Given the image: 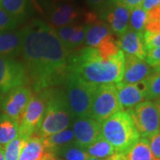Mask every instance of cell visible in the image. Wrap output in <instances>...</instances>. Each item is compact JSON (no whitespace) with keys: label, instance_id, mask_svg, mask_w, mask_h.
Wrapping results in <instances>:
<instances>
[{"label":"cell","instance_id":"cell-36","mask_svg":"<svg viewBox=\"0 0 160 160\" xmlns=\"http://www.w3.org/2000/svg\"><path fill=\"white\" fill-rule=\"evenodd\" d=\"M145 61L152 68H155L156 66L160 64V47L154 48L147 52Z\"/></svg>","mask_w":160,"mask_h":160},{"label":"cell","instance_id":"cell-41","mask_svg":"<svg viewBox=\"0 0 160 160\" xmlns=\"http://www.w3.org/2000/svg\"><path fill=\"white\" fill-rule=\"evenodd\" d=\"M0 160H5V154H4V149L0 146Z\"/></svg>","mask_w":160,"mask_h":160},{"label":"cell","instance_id":"cell-5","mask_svg":"<svg viewBox=\"0 0 160 160\" xmlns=\"http://www.w3.org/2000/svg\"><path fill=\"white\" fill-rule=\"evenodd\" d=\"M64 84L65 100L71 117L74 118H89L93 93L97 86L69 73L67 74Z\"/></svg>","mask_w":160,"mask_h":160},{"label":"cell","instance_id":"cell-43","mask_svg":"<svg viewBox=\"0 0 160 160\" xmlns=\"http://www.w3.org/2000/svg\"><path fill=\"white\" fill-rule=\"evenodd\" d=\"M87 160H102V159H99V158H90L89 159ZM103 160H108V159H103Z\"/></svg>","mask_w":160,"mask_h":160},{"label":"cell","instance_id":"cell-39","mask_svg":"<svg viewBox=\"0 0 160 160\" xmlns=\"http://www.w3.org/2000/svg\"><path fill=\"white\" fill-rule=\"evenodd\" d=\"M87 5L91 6L92 8L100 10L102 9L103 6H106L110 0H86Z\"/></svg>","mask_w":160,"mask_h":160},{"label":"cell","instance_id":"cell-7","mask_svg":"<svg viewBox=\"0 0 160 160\" xmlns=\"http://www.w3.org/2000/svg\"><path fill=\"white\" fill-rule=\"evenodd\" d=\"M127 111L141 138L148 139L159 132V109L157 102L145 101Z\"/></svg>","mask_w":160,"mask_h":160},{"label":"cell","instance_id":"cell-27","mask_svg":"<svg viewBox=\"0 0 160 160\" xmlns=\"http://www.w3.org/2000/svg\"><path fill=\"white\" fill-rule=\"evenodd\" d=\"M86 30H87V25L85 24H80L77 23L75 26V29L70 36L69 42L66 46V48L69 50L70 52L72 50L79 47L85 41L86 38Z\"/></svg>","mask_w":160,"mask_h":160},{"label":"cell","instance_id":"cell-19","mask_svg":"<svg viewBox=\"0 0 160 160\" xmlns=\"http://www.w3.org/2000/svg\"><path fill=\"white\" fill-rule=\"evenodd\" d=\"M43 138L38 131H37L25 140L19 160H41L46 151Z\"/></svg>","mask_w":160,"mask_h":160},{"label":"cell","instance_id":"cell-31","mask_svg":"<svg viewBox=\"0 0 160 160\" xmlns=\"http://www.w3.org/2000/svg\"><path fill=\"white\" fill-rule=\"evenodd\" d=\"M147 101L158 100L160 97V71H155L148 78Z\"/></svg>","mask_w":160,"mask_h":160},{"label":"cell","instance_id":"cell-34","mask_svg":"<svg viewBox=\"0 0 160 160\" xmlns=\"http://www.w3.org/2000/svg\"><path fill=\"white\" fill-rule=\"evenodd\" d=\"M76 24H70V25H67V26H64V27H62V28H59V29H55L58 38L62 41V43L64 45L65 47H66L68 42H69L70 36H71L75 29Z\"/></svg>","mask_w":160,"mask_h":160},{"label":"cell","instance_id":"cell-44","mask_svg":"<svg viewBox=\"0 0 160 160\" xmlns=\"http://www.w3.org/2000/svg\"><path fill=\"white\" fill-rule=\"evenodd\" d=\"M158 109H159V129H160V104L158 102Z\"/></svg>","mask_w":160,"mask_h":160},{"label":"cell","instance_id":"cell-37","mask_svg":"<svg viewBox=\"0 0 160 160\" xmlns=\"http://www.w3.org/2000/svg\"><path fill=\"white\" fill-rule=\"evenodd\" d=\"M110 1L119 3L121 5L126 6L127 8H129L130 10H131L132 8L140 6L143 2V0H110Z\"/></svg>","mask_w":160,"mask_h":160},{"label":"cell","instance_id":"cell-15","mask_svg":"<svg viewBox=\"0 0 160 160\" xmlns=\"http://www.w3.org/2000/svg\"><path fill=\"white\" fill-rule=\"evenodd\" d=\"M153 72V68L150 67L145 60L125 54V69L120 83L127 85L137 84L141 81L148 79Z\"/></svg>","mask_w":160,"mask_h":160},{"label":"cell","instance_id":"cell-47","mask_svg":"<svg viewBox=\"0 0 160 160\" xmlns=\"http://www.w3.org/2000/svg\"><path fill=\"white\" fill-rule=\"evenodd\" d=\"M158 160H160V159H158Z\"/></svg>","mask_w":160,"mask_h":160},{"label":"cell","instance_id":"cell-26","mask_svg":"<svg viewBox=\"0 0 160 160\" xmlns=\"http://www.w3.org/2000/svg\"><path fill=\"white\" fill-rule=\"evenodd\" d=\"M148 12L144 11L141 6L132 8L129 16V28L133 31L143 33L147 22Z\"/></svg>","mask_w":160,"mask_h":160},{"label":"cell","instance_id":"cell-38","mask_svg":"<svg viewBox=\"0 0 160 160\" xmlns=\"http://www.w3.org/2000/svg\"><path fill=\"white\" fill-rule=\"evenodd\" d=\"M159 6L160 0H143V2L140 6L142 8L144 11L149 12Z\"/></svg>","mask_w":160,"mask_h":160},{"label":"cell","instance_id":"cell-3","mask_svg":"<svg viewBox=\"0 0 160 160\" xmlns=\"http://www.w3.org/2000/svg\"><path fill=\"white\" fill-rule=\"evenodd\" d=\"M102 136L114 147L116 152L126 156L140 139L128 111L120 110L102 124Z\"/></svg>","mask_w":160,"mask_h":160},{"label":"cell","instance_id":"cell-11","mask_svg":"<svg viewBox=\"0 0 160 160\" xmlns=\"http://www.w3.org/2000/svg\"><path fill=\"white\" fill-rule=\"evenodd\" d=\"M99 11L101 18L106 21L112 33L120 37L129 29L130 9L126 6L109 1Z\"/></svg>","mask_w":160,"mask_h":160},{"label":"cell","instance_id":"cell-30","mask_svg":"<svg viewBox=\"0 0 160 160\" xmlns=\"http://www.w3.org/2000/svg\"><path fill=\"white\" fill-rule=\"evenodd\" d=\"M24 141L25 140L18 136L8 144H6L4 149L5 160H19Z\"/></svg>","mask_w":160,"mask_h":160},{"label":"cell","instance_id":"cell-33","mask_svg":"<svg viewBox=\"0 0 160 160\" xmlns=\"http://www.w3.org/2000/svg\"><path fill=\"white\" fill-rule=\"evenodd\" d=\"M144 44L147 52L160 47V33L158 34H150L149 32H143Z\"/></svg>","mask_w":160,"mask_h":160},{"label":"cell","instance_id":"cell-25","mask_svg":"<svg viewBox=\"0 0 160 160\" xmlns=\"http://www.w3.org/2000/svg\"><path fill=\"white\" fill-rule=\"evenodd\" d=\"M97 54L99 57L102 58L103 60H109L112 57L116 56L121 50L118 41L116 40L113 34L108 36L100 43V45L96 47Z\"/></svg>","mask_w":160,"mask_h":160},{"label":"cell","instance_id":"cell-12","mask_svg":"<svg viewBox=\"0 0 160 160\" xmlns=\"http://www.w3.org/2000/svg\"><path fill=\"white\" fill-rule=\"evenodd\" d=\"M47 10L51 27L54 29L76 24L81 16L80 11L72 0H53Z\"/></svg>","mask_w":160,"mask_h":160},{"label":"cell","instance_id":"cell-28","mask_svg":"<svg viewBox=\"0 0 160 160\" xmlns=\"http://www.w3.org/2000/svg\"><path fill=\"white\" fill-rule=\"evenodd\" d=\"M62 152L66 160H87L91 158L84 149L80 148L76 143L74 145H70L69 143L63 147Z\"/></svg>","mask_w":160,"mask_h":160},{"label":"cell","instance_id":"cell-1","mask_svg":"<svg viewBox=\"0 0 160 160\" xmlns=\"http://www.w3.org/2000/svg\"><path fill=\"white\" fill-rule=\"evenodd\" d=\"M22 32V52L29 79L35 92L64 83L70 52L58 38L55 29L41 20H33Z\"/></svg>","mask_w":160,"mask_h":160},{"label":"cell","instance_id":"cell-32","mask_svg":"<svg viewBox=\"0 0 160 160\" xmlns=\"http://www.w3.org/2000/svg\"><path fill=\"white\" fill-rule=\"evenodd\" d=\"M18 24L17 21L0 6V32L14 30L18 27Z\"/></svg>","mask_w":160,"mask_h":160},{"label":"cell","instance_id":"cell-46","mask_svg":"<svg viewBox=\"0 0 160 160\" xmlns=\"http://www.w3.org/2000/svg\"><path fill=\"white\" fill-rule=\"evenodd\" d=\"M1 99H2V97L0 96V105H1Z\"/></svg>","mask_w":160,"mask_h":160},{"label":"cell","instance_id":"cell-29","mask_svg":"<svg viewBox=\"0 0 160 160\" xmlns=\"http://www.w3.org/2000/svg\"><path fill=\"white\" fill-rule=\"evenodd\" d=\"M147 12L148 18L144 31L150 34L160 33V6Z\"/></svg>","mask_w":160,"mask_h":160},{"label":"cell","instance_id":"cell-14","mask_svg":"<svg viewBox=\"0 0 160 160\" xmlns=\"http://www.w3.org/2000/svg\"><path fill=\"white\" fill-rule=\"evenodd\" d=\"M73 133L75 143L82 149H87L102 137V124L91 118H77L73 125Z\"/></svg>","mask_w":160,"mask_h":160},{"label":"cell","instance_id":"cell-21","mask_svg":"<svg viewBox=\"0 0 160 160\" xmlns=\"http://www.w3.org/2000/svg\"><path fill=\"white\" fill-rule=\"evenodd\" d=\"M19 126L15 120L2 113L0 114V146L6 144L18 137Z\"/></svg>","mask_w":160,"mask_h":160},{"label":"cell","instance_id":"cell-22","mask_svg":"<svg viewBox=\"0 0 160 160\" xmlns=\"http://www.w3.org/2000/svg\"><path fill=\"white\" fill-rule=\"evenodd\" d=\"M74 138L73 131L70 129H65L63 131L52 134L50 136L43 138V143L45 146V149L47 151L55 152L59 150L61 147H65L70 143Z\"/></svg>","mask_w":160,"mask_h":160},{"label":"cell","instance_id":"cell-23","mask_svg":"<svg viewBox=\"0 0 160 160\" xmlns=\"http://www.w3.org/2000/svg\"><path fill=\"white\" fill-rule=\"evenodd\" d=\"M126 160H155L148 139L140 138L126 153Z\"/></svg>","mask_w":160,"mask_h":160},{"label":"cell","instance_id":"cell-8","mask_svg":"<svg viewBox=\"0 0 160 160\" xmlns=\"http://www.w3.org/2000/svg\"><path fill=\"white\" fill-rule=\"evenodd\" d=\"M29 82V75L23 64L12 58L0 56V96L25 86Z\"/></svg>","mask_w":160,"mask_h":160},{"label":"cell","instance_id":"cell-40","mask_svg":"<svg viewBox=\"0 0 160 160\" xmlns=\"http://www.w3.org/2000/svg\"><path fill=\"white\" fill-rule=\"evenodd\" d=\"M37 1H38L40 5L46 9H48L49 6L52 5V3L53 2V0H37Z\"/></svg>","mask_w":160,"mask_h":160},{"label":"cell","instance_id":"cell-9","mask_svg":"<svg viewBox=\"0 0 160 160\" xmlns=\"http://www.w3.org/2000/svg\"><path fill=\"white\" fill-rule=\"evenodd\" d=\"M46 107V100L43 94L40 92H34L19 124V137L27 140L32 133L38 131L45 115Z\"/></svg>","mask_w":160,"mask_h":160},{"label":"cell","instance_id":"cell-6","mask_svg":"<svg viewBox=\"0 0 160 160\" xmlns=\"http://www.w3.org/2000/svg\"><path fill=\"white\" fill-rule=\"evenodd\" d=\"M120 110L116 85L98 86L93 93L89 118L102 124Z\"/></svg>","mask_w":160,"mask_h":160},{"label":"cell","instance_id":"cell-18","mask_svg":"<svg viewBox=\"0 0 160 160\" xmlns=\"http://www.w3.org/2000/svg\"><path fill=\"white\" fill-rule=\"evenodd\" d=\"M22 52V30H9L0 32V56L16 57Z\"/></svg>","mask_w":160,"mask_h":160},{"label":"cell","instance_id":"cell-17","mask_svg":"<svg viewBox=\"0 0 160 160\" xmlns=\"http://www.w3.org/2000/svg\"><path fill=\"white\" fill-rule=\"evenodd\" d=\"M121 51L126 55L145 60L147 50L144 44L143 33L128 29L125 34L120 36L118 41Z\"/></svg>","mask_w":160,"mask_h":160},{"label":"cell","instance_id":"cell-45","mask_svg":"<svg viewBox=\"0 0 160 160\" xmlns=\"http://www.w3.org/2000/svg\"><path fill=\"white\" fill-rule=\"evenodd\" d=\"M157 102H158L160 104V97L158 98V101H157Z\"/></svg>","mask_w":160,"mask_h":160},{"label":"cell","instance_id":"cell-16","mask_svg":"<svg viewBox=\"0 0 160 160\" xmlns=\"http://www.w3.org/2000/svg\"><path fill=\"white\" fill-rule=\"evenodd\" d=\"M85 18V23L87 25L85 44L87 47H96L105 38L112 35L108 24L99 19L96 14L87 12Z\"/></svg>","mask_w":160,"mask_h":160},{"label":"cell","instance_id":"cell-2","mask_svg":"<svg viewBox=\"0 0 160 160\" xmlns=\"http://www.w3.org/2000/svg\"><path fill=\"white\" fill-rule=\"evenodd\" d=\"M124 69L125 53L122 51L109 60H103L94 47L86 46L68 58V73L95 86L118 84Z\"/></svg>","mask_w":160,"mask_h":160},{"label":"cell","instance_id":"cell-24","mask_svg":"<svg viewBox=\"0 0 160 160\" xmlns=\"http://www.w3.org/2000/svg\"><path fill=\"white\" fill-rule=\"evenodd\" d=\"M86 149L90 157H93L99 159H107L116 152L114 147L105 139H103L102 136L99 138L96 142H94Z\"/></svg>","mask_w":160,"mask_h":160},{"label":"cell","instance_id":"cell-13","mask_svg":"<svg viewBox=\"0 0 160 160\" xmlns=\"http://www.w3.org/2000/svg\"><path fill=\"white\" fill-rule=\"evenodd\" d=\"M116 87L118 90V98L121 110H130L137 106L138 104L147 101V79L133 85L118 83L116 84Z\"/></svg>","mask_w":160,"mask_h":160},{"label":"cell","instance_id":"cell-10","mask_svg":"<svg viewBox=\"0 0 160 160\" xmlns=\"http://www.w3.org/2000/svg\"><path fill=\"white\" fill-rule=\"evenodd\" d=\"M33 92L26 86H20L2 96L0 109L3 113L17 122L18 126Z\"/></svg>","mask_w":160,"mask_h":160},{"label":"cell","instance_id":"cell-4","mask_svg":"<svg viewBox=\"0 0 160 160\" xmlns=\"http://www.w3.org/2000/svg\"><path fill=\"white\" fill-rule=\"evenodd\" d=\"M40 93L45 97L46 107L38 132L43 137H47L67 129L72 117L66 103L64 91L52 87Z\"/></svg>","mask_w":160,"mask_h":160},{"label":"cell","instance_id":"cell-35","mask_svg":"<svg viewBox=\"0 0 160 160\" xmlns=\"http://www.w3.org/2000/svg\"><path fill=\"white\" fill-rule=\"evenodd\" d=\"M148 141L155 160L160 159V131L148 138Z\"/></svg>","mask_w":160,"mask_h":160},{"label":"cell","instance_id":"cell-42","mask_svg":"<svg viewBox=\"0 0 160 160\" xmlns=\"http://www.w3.org/2000/svg\"><path fill=\"white\" fill-rule=\"evenodd\" d=\"M155 71H160V64H158V66H156L155 68H153Z\"/></svg>","mask_w":160,"mask_h":160},{"label":"cell","instance_id":"cell-20","mask_svg":"<svg viewBox=\"0 0 160 160\" xmlns=\"http://www.w3.org/2000/svg\"><path fill=\"white\" fill-rule=\"evenodd\" d=\"M0 6L18 23L23 22L29 14V0H0Z\"/></svg>","mask_w":160,"mask_h":160}]
</instances>
